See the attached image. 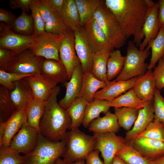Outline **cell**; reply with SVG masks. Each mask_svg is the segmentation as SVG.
Here are the masks:
<instances>
[{
    "instance_id": "cell-1",
    "label": "cell",
    "mask_w": 164,
    "mask_h": 164,
    "mask_svg": "<svg viewBox=\"0 0 164 164\" xmlns=\"http://www.w3.org/2000/svg\"><path fill=\"white\" fill-rule=\"evenodd\" d=\"M104 2L126 38L132 36L133 42L139 46L144 38L142 29L148 8L145 0H105Z\"/></svg>"
},
{
    "instance_id": "cell-2",
    "label": "cell",
    "mask_w": 164,
    "mask_h": 164,
    "mask_svg": "<svg viewBox=\"0 0 164 164\" xmlns=\"http://www.w3.org/2000/svg\"><path fill=\"white\" fill-rule=\"evenodd\" d=\"M60 91L56 86L46 103L39 123V132L42 136L52 142L63 140L67 129H71L72 122L67 110L60 106L57 97Z\"/></svg>"
},
{
    "instance_id": "cell-3",
    "label": "cell",
    "mask_w": 164,
    "mask_h": 164,
    "mask_svg": "<svg viewBox=\"0 0 164 164\" xmlns=\"http://www.w3.org/2000/svg\"><path fill=\"white\" fill-rule=\"evenodd\" d=\"M63 140L65 148L62 157L67 164L85 160L95 149L96 143L94 135H87L78 128L67 132Z\"/></svg>"
},
{
    "instance_id": "cell-4",
    "label": "cell",
    "mask_w": 164,
    "mask_h": 164,
    "mask_svg": "<svg viewBox=\"0 0 164 164\" xmlns=\"http://www.w3.org/2000/svg\"><path fill=\"white\" fill-rule=\"evenodd\" d=\"M65 148L64 141H51L39 134L36 148L23 155L22 164H56L58 159L62 157Z\"/></svg>"
},
{
    "instance_id": "cell-5",
    "label": "cell",
    "mask_w": 164,
    "mask_h": 164,
    "mask_svg": "<svg viewBox=\"0 0 164 164\" xmlns=\"http://www.w3.org/2000/svg\"><path fill=\"white\" fill-rule=\"evenodd\" d=\"M149 50L146 47L140 50L133 41L130 40L128 43L123 67L115 80H128L144 74L148 68V65L145 61L149 55Z\"/></svg>"
},
{
    "instance_id": "cell-6",
    "label": "cell",
    "mask_w": 164,
    "mask_h": 164,
    "mask_svg": "<svg viewBox=\"0 0 164 164\" xmlns=\"http://www.w3.org/2000/svg\"><path fill=\"white\" fill-rule=\"evenodd\" d=\"M93 16L114 49H119L125 44L127 38L119 23L104 1L94 13Z\"/></svg>"
},
{
    "instance_id": "cell-7",
    "label": "cell",
    "mask_w": 164,
    "mask_h": 164,
    "mask_svg": "<svg viewBox=\"0 0 164 164\" xmlns=\"http://www.w3.org/2000/svg\"><path fill=\"white\" fill-rule=\"evenodd\" d=\"M64 36V35H56L45 31L36 36L29 49L37 56L61 62L59 57V48Z\"/></svg>"
},
{
    "instance_id": "cell-8",
    "label": "cell",
    "mask_w": 164,
    "mask_h": 164,
    "mask_svg": "<svg viewBox=\"0 0 164 164\" xmlns=\"http://www.w3.org/2000/svg\"><path fill=\"white\" fill-rule=\"evenodd\" d=\"M36 36H25L15 33L11 27L4 22L0 24V47L14 52L17 54L29 49Z\"/></svg>"
},
{
    "instance_id": "cell-9",
    "label": "cell",
    "mask_w": 164,
    "mask_h": 164,
    "mask_svg": "<svg viewBox=\"0 0 164 164\" xmlns=\"http://www.w3.org/2000/svg\"><path fill=\"white\" fill-rule=\"evenodd\" d=\"M96 140L94 149L101 152L104 164H111L117 152L126 142L125 138L114 132L94 133Z\"/></svg>"
},
{
    "instance_id": "cell-10",
    "label": "cell",
    "mask_w": 164,
    "mask_h": 164,
    "mask_svg": "<svg viewBox=\"0 0 164 164\" xmlns=\"http://www.w3.org/2000/svg\"><path fill=\"white\" fill-rule=\"evenodd\" d=\"M43 59L28 49L17 55L7 71L25 75L40 73Z\"/></svg>"
},
{
    "instance_id": "cell-11",
    "label": "cell",
    "mask_w": 164,
    "mask_h": 164,
    "mask_svg": "<svg viewBox=\"0 0 164 164\" xmlns=\"http://www.w3.org/2000/svg\"><path fill=\"white\" fill-rule=\"evenodd\" d=\"M39 135L38 130L26 123L12 138L10 147L24 155L28 154L36 148Z\"/></svg>"
},
{
    "instance_id": "cell-12",
    "label": "cell",
    "mask_w": 164,
    "mask_h": 164,
    "mask_svg": "<svg viewBox=\"0 0 164 164\" xmlns=\"http://www.w3.org/2000/svg\"><path fill=\"white\" fill-rule=\"evenodd\" d=\"M59 55L70 80L75 68L80 65L75 49L74 32L71 30L68 29L64 34L59 47Z\"/></svg>"
},
{
    "instance_id": "cell-13",
    "label": "cell",
    "mask_w": 164,
    "mask_h": 164,
    "mask_svg": "<svg viewBox=\"0 0 164 164\" xmlns=\"http://www.w3.org/2000/svg\"><path fill=\"white\" fill-rule=\"evenodd\" d=\"M148 8L142 27L144 38L139 46L142 50L157 35L160 27L158 19L159 4L151 0H145Z\"/></svg>"
},
{
    "instance_id": "cell-14",
    "label": "cell",
    "mask_w": 164,
    "mask_h": 164,
    "mask_svg": "<svg viewBox=\"0 0 164 164\" xmlns=\"http://www.w3.org/2000/svg\"><path fill=\"white\" fill-rule=\"evenodd\" d=\"M85 36L94 52L106 50L111 52V46L99 25L93 16L82 26Z\"/></svg>"
},
{
    "instance_id": "cell-15",
    "label": "cell",
    "mask_w": 164,
    "mask_h": 164,
    "mask_svg": "<svg viewBox=\"0 0 164 164\" xmlns=\"http://www.w3.org/2000/svg\"><path fill=\"white\" fill-rule=\"evenodd\" d=\"M74 32L75 50L83 73L91 72L94 52L85 36L82 27Z\"/></svg>"
},
{
    "instance_id": "cell-16",
    "label": "cell",
    "mask_w": 164,
    "mask_h": 164,
    "mask_svg": "<svg viewBox=\"0 0 164 164\" xmlns=\"http://www.w3.org/2000/svg\"><path fill=\"white\" fill-rule=\"evenodd\" d=\"M130 142L144 158L152 161L164 155V142L152 138L140 137Z\"/></svg>"
},
{
    "instance_id": "cell-17",
    "label": "cell",
    "mask_w": 164,
    "mask_h": 164,
    "mask_svg": "<svg viewBox=\"0 0 164 164\" xmlns=\"http://www.w3.org/2000/svg\"><path fill=\"white\" fill-rule=\"evenodd\" d=\"M138 77L126 80L116 81L114 80L110 81L105 87L96 93L94 99L111 101L133 88Z\"/></svg>"
},
{
    "instance_id": "cell-18",
    "label": "cell",
    "mask_w": 164,
    "mask_h": 164,
    "mask_svg": "<svg viewBox=\"0 0 164 164\" xmlns=\"http://www.w3.org/2000/svg\"><path fill=\"white\" fill-rule=\"evenodd\" d=\"M40 73L45 80L56 86L58 83H64L68 80L64 65L54 60L43 59Z\"/></svg>"
},
{
    "instance_id": "cell-19",
    "label": "cell",
    "mask_w": 164,
    "mask_h": 164,
    "mask_svg": "<svg viewBox=\"0 0 164 164\" xmlns=\"http://www.w3.org/2000/svg\"><path fill=\"white\" fill-rule=\"evenodd\" d=\"M83 74L80 65L75 68L69 81L64 83L66 88L65 94L58 102L59 105L63 109H67L78 97L81 87Z\"/></svg>"
},
{
    "instance_id": "cell-20",
    "label": "cell",
    "mask_w": 164,
    "mask_h": 164,
    "mask_svg": "<svg viewBox=\"0 0 164 164\" xmlns=\"http://www.w3.org/2000/svg\"><path fill=\"white\" fill-rule=\"evenodd\" d=\"M154 118L153 101L147 102L143 107L138 110V117L133 128L126 132L124 138L126 142H131L143 132Z\"/></svg>"
},
{
    "instance_id": "cell-21",
    "label": "cell",
    "mask_w": 164,
    "mask_h": 164,
    "mask_svg": "<svg viewBox=\"0 0 164 164\" xmlns=\"http://www.w3.org/2000/svg\"><path fill=\"white\" fill-rule=\"evenodd\" d=\"M27 122L26 108L16 111L6 122L4 134L0 147H9L11 142L23 125Z\"/></svg>"
},
{
    "instance_id": "cell-22",
    "label": "cell",
    "mask_w": 164,
    "mask_h": 164,
    "mask_svg": "<svg viewBox=\"0 0 164 164\" xmlns=\"http://www.w3.org/2000/svg\"><path fill=\"white\" fill-rule=\"evenodd\" d=\"M156 82L152 70L138 77L133 88L138 96L145 102L153 101Z\"/></svg>"
},
{
    "instance_id": "cell-23",
    "label": "cell",
    "mask_w": 164,
    "mask_h": 164,
    "mask_svg": "<svg viewBox=\"0 0 164 164\" xmlns=\"http://www.w3.org/2000/svg\"><path fill=\"white\" fill-rule=\"evenodd\" d=\"M15 89L10 92L16 111L26 108L34 99L32 92L26 78L14 82Z\"/></svg>"
},
{
    "instance_id": "cell-24",
    "label": "cell",
    "mask_w": 164,
    "mask_h": 164,
    "mask_svg": "<svg viewBox=\"0 0 164 164\" xmlns=\"http://www.w3.org/2000/svg\"><path fill=\"white\" fill-rule=\"evenodd\" d=\"M34 98L47 101L57 86L45 80L40 73L26 77Z\"/></svg>"
},
{
    "instance_id": "cell-25",
    "label": "cell",
    "mask_w": 164,
    "mask_h": 164,
    "mask_svg": "<svg viewBox=\"0 0 164 164\" xmlns=\"http://www.w3.org/2000/svg\"><path fill=\"white\" fill-rule=\"evenodd\" d=\"M119 127L116 115L109 111L103 117L93 120L88 128L90 131L94 133H116L118 131Z\"/></svg>"
},
{
    "instance_id": "cell-26",
    "label": "cell",
    "mask_w": 164,
    "mask_h": 164,
    "mask_svg": "<svg viewBox=\"0 0 164 164\" xmlns=\"http://www.w3.org/2000/svg\"><path fill=\"white\" fill-rule=\"evenodd\" d=\"M107 84L105 82L97 79L91 72L83 73L81 87L78 97L84 98L88 102H91L97 91L104 88Z\"/></svg>"
},
{
    "instance_id": "cell-27",
    "label": "cell",
    "mask_w": 164,
    "mask_h": 164,
    "mask_svg": "<svg viewBox=\"0 0 164 164\" xmlns=\"http://www.w3.org/2000/svg\"><path fill=\"white\" fill-rule=\"evenodd\" d=\"M60 14L68 29L74 32L82 27L75 0H65Z\"/></svg>"
},
{
    "instance_id": "cell-28",
    "label": "cell",
    "mask_w": 164,
    "mask_h": 164,
    "mask_svg": "<svg viewBox=\"0 0 164 164\" xmlns=\"http://www.w3.org/2000/svg\"><path fill=\"white\" fill-rule=\"evenodd\" d=\"M146 102L141 99L132 88L114 99L108 101V104L110 107L114 108L126 107L139 110L143 107Z\"/></svg>"
},
{
    "instance_id": "cell-29",
    "label": "cell",
    "mask_w": 164,
    "mask_h": 164,
    "mask_svg": "<svg viewBox=\"0 0 164 164\" xmlns=\"http://www.w3.org/2000/svg\"><path fill=\"white\" fill-rule=\"evenodd\" d=\"M110 108L108 101L106 100L94 99L91 102H89L86 108L82 123L83 126L88 128L93 120L99 118L101 113L106 114L109 111Z\"/></svg>"
},
{
    "instance_id": "cell-30",
    "label": "cell",
    "mask_w": 164,
    "mask_h": 164,
    "mask_svg": "<svg viewBox=\"0 0 164 164\" xmlns=\"http://www.w3.org/2000/svg\"><path fill=\"white\" fill-rule=\"evenodd\" d=\"M111 52L106 50L94 52L91 71L97 79L107 84L109 82L107 78V63Z\"/></svg>"
},
{
    "instance_id": "cell-31",
    "label": "cell",
    "mask_w": 164,
    "mask_h": 164,
    "mask_svg": "<svg viewBox=\"0 0 164 164\" xmlns=\"http://www.w3.org/2000/svg\"><path fill=\"white\" fill-rule=\"evenodd\" d=\"M46 103V101L34 98L26 108L27 123L39 132V122Z\"/></svg>"
},
{
    "instance_id": "cell-32",
    "label": "cell",
    "mask_w": 164,
    "mask_h": 164,
    "mask_svg": "<svg viewBox=\"0 0 164 164\" xmlns=\"http://www.w3.org/2000/svg\"><path fill=\"white\" fill-rule=\"evenodd\" d=\"M151 49L152 54L148 70H152L157 63L164 56V28L161 27L156 37L148 43L147 47Z\"/></svg>"
},
{
    "instance_id": "cell-33",
    "label": "cell",
    "mask_w": 164,
    "mask_h": 164,
    "mask_svg": "<svg viewBox=\"0 0 164 164\" xmlns=\"http://www.w3.org/2000/svg\"><path fill=\"white\" fill-rule=\"evenodd\" d=\"M88 103L84 98L78 97L66 110L71 120V129L78 128L82 124Z\"/></svg>"
},
{
    "instance_id": "cell-34",
    "label": "cell",
    "mask_w": 164,
    "mask_h": 164,
    "mask_svg": "<svg viewBox=\"0 0 164 164\" xmlns=\"http://www.w3.org/2000/svg\"><path fill=\"white\" fill-rule=\"evenodd\" d=\"M116 155L127 164H152V161L144 158L133 147L130 142H126Z\"/></svg>"
},
{
    "instance_id": "cell-35",
    "label": "cell",
    "mask_w": 164,
    "mask_h": 164,
    "mask_svg": "<svg viewBox=\"0 0 164 164\" xmlns=\"http://www.w3.org/2000/svg\"><path fill=\"white\" fill-rule=\"evenodd\" d=\"M9 91L0 85V123L7 121L16 111Z\"/></svg>"
},
{
    "instance_id": "cell-36",
    "label": "cell",
    "mask_w": 164,
    "mask_h": 164,
    "mask_svg": "<svg viewBox=\"0 0 164 164\" xmlns=\"http://www.w3.org/2000/svg\"><path fill=\"white\" fill-rule=\"evenodd\" d=\"M79 14L82 27L93 15L104 1L101 0H75Z\"/></svg>"
},
{
    "instance_id": "cell-37",
    "label": "cell",
    "mask_w": 164,
    "mask_h": 164,
    "mask_svg": "<svg viewBox=\"0 0 164 164\" xmlns=\"http://www.w3.org/2000/svg\"><path fill=\"white\" fill-rule=\"evenodd\" d=\"M114 110L119 127L130 131L137 118L138 110L122 107L114 108Z\"/></svg>"
},
{
    "instance_id": "cell-38",
    "label": "cell",
    "mask_w": 164,
    "mask_h": 164,
    "mask_svg": "<svg viewBox=\"0 0 164 164\" xmlns=\"http://www.w3.org/2000/svg\"><path fill=\"white\" fill-rule=\"evenodd\" d=\"M125 58L119 50H113L110 53L107 63V78L109 82L120 73L123 67Z\"/></svg>"
},
{
    "instance_id": "cell-39",
    "label": "cell",
    "mask_w": 164,
    "mask_h": 164,
    "mask_svg": "<svg viewBox=\"0 0 164 164\" xmlns=\"http://www.w3.org/2000/svg\"><path fill=\"white\" fill-rule=\"evenodd\" d=\"M15 32L25 36L33 35L34 22L32 15L22 11L21 14L16 17L11 26Z\"/></svg>"
},
{
    "instance_id": "cell-40",
    "label": "cell",
    "mask_w": 164,
    "mask_h": 164,
    "mask_svg": "<svg viewBox=\"0 0 164 164\" xmlns=\"http://www.w3.org/2000/svg\"><path fill=\"white\" fill-rule=\"evenodd\" d=\"M68 29L60 13L56 12L45 22V32L54 34L63 35Z\"/></svg>"
},
{
    "instance_id": "cell-41",
    "label": "cell",
    "mask_w": 164,
    "mask_h": 164,
    "mask_svg": "<svg viewBox=\"0 0 164 164\" xmlns=\"http://www.w3.org/2000/svg\"><path fill=\"white\" fill-rule=\"evenodd\" d=\"M140 137L155 139L164 142V125L158 121L154 120L143 132L134 139Z\"/></svg>"
},
{
    "instance_id": "cell-42",
    "label": "cell",
    "mask_w": 164,
    "mask_h": 164,
    "mask_svg": "<svg viewBox=\"0 0 164 164\" xmlns=\"http://www.w3.org/2000/svg\"><path fill=\"white\" fill-rule=\"evenodd\" d=\"M23 156L9 147H0V164H22Z\"/></svg>"
},
{
    "instance_id": "cell-43",
    "label": "cell",
    "mask_w": 164,
    "mask_h": 164,
    "mask_svg": "<svg viewBox=\"0 0 164 164\" xmlns=\"http://www.w3.org/2000/svg\"><path fill=\"white\" fill-rule=\"evenodd\" d=\"M34 74L25 75L0 70V85L12 91L15 88L14 82Z\"/></svg>"
},
{
    "instance_id": "cell-44",
    "label": "cell",
    "mask_w": 164,
    "mask_h": 164,
    "mask_svg": "<svg viewBox=\"0 0 164 164\" xmlns=\"http://www.w3.org/2000/svg\"><path fill=\"white\" fill-rule=\"evenodd\" d=\"M29 8L31 12L34 22L33 35L38 36L45 32V22L39 12L36 5V0H32Z\"/></svg>"
},
{
    "instance_id": "cell-45",
    "label": "cell",
    "mask_w": 164,
    "mask_h": 164,
    "mask_svg": "<svg viewBox=\"0 0 164 164\" xmlns=\"http://www.w3.org/2000/svg\"><path fill=\"white\" fill-rule=\"evenodd\" d=\"M154 118L164 125V97L160 91L155 89L153 100Z\"/></svg>"
},
{
    "instance_id": "cell-46",
    "label": "cell",
    "mask_w": 164,
    "mask_h": 164,
    "mask_svg": "<svg viewBox=\"0 0 164 164\" xmlns=\"http://www.w3.org/2000/svg\"><path fill=\"white\" fill-rule=\"evenodd\" d=\"M17 54L11 50L0 47V70L7 71Z\"/></svg>"
},
{
    "instance_id": "cell-47",
    "label": "cell",
    "mask_w": 164,
    "mask_h": 164,
    "mask_svg": "<svg viewBox=\"0 0 164 164\" xmlns=\"http://www.w3.org/2000/svg\"><path fill=\"white\" fill-rule=\"evenodd\" d=\"M158 62L152 73L156 82V87L160 91L164 89V59L162 58Z\"/></svg>"
},
{
    "instance_id": "cell-48",
    "label": "cell",
    "mask_w": 164,
    "mask_h": 164,
    "mask_svg": "<svg viewBox=\"0 0 164 164\" xmlns=\"http://www.w3.org/2000/svg\"><path fill=\"white\" fill-rule=\"evenodd\" d=\"M39 12L45 22L56 11L47 0H36Z\"/></svg>"
},
{
    "instance_id": "cell-49",
    "label": "cell",
    "mask_w": 164,
    "mask_h": 164,
    "mask_svg": "<svg viewBox=\"0 0 164 164\" xmlns=\"http://www.w3.org/2000/svg\"><path fill=\"white\" fill-rule=\"evenodd\" d=\"M32 0H11L9 2L10 8L13 9H21L27 12L29 11Z\"/></svg>"
},
{
    "instance_id": "cell-50",
    "label": "cell",
    "mask_w": 164,
    "mask_h": 164,
    "mask_svg": "<svg viewBox=\"0 0 164 164\" xmlns=\"http://www.w3.org/2000/svg\"><path fill=\"white\" fill-rule=\"evenodd\" d=\"M16 17L11 12L3 8L0 9V21L11 26Z\"/></svg>"
},
{
    "instance_id": "cell-51",
    "label": "cell",
    "mask_w": 164,
    "mask_h": 164,
    "mask_svg": "<svg viewBox=\"0 0 164 164\" xmlns=\"http://www.w3.org/2000/svg\"><path fill=\"white\" fill-rule=\"evenodd\" d=\"M100 152L97 149L93 150L85 159V164H104L99 156Z\"/></svg>"
},
{
    "instance_id": "cell-52",
    "label": "cell",
    "mask_w": 164,
    "mask_h": 164,
    "mask_svg": "<svg viewBox=\"0 0 164 164\" xmlns=\"http://www.w3.org/2000/svg\"><path fill=\"white\" fill-rule=\"evenodd\" d=\"M159 4L158 19L161 27L164 28V0H159Z\"/></svg>"
},
{
    "instance_id": "cell-53",
    "label": "cell",
    "mask_w": 164,
    "mask_h": 164,
    "mask_svg": "<svg viewBox=\"0 0 164 164\" xmlns=\"http://www.w3.org/2000/svg\"><path fill=\"white\" fill-rule=\"evenodd\" d=\"M55 11L61 13L64 4L65 0H47Z\"/></svg>"
},
{
    "instance_id": "cell-54",
    "label": "cell",
    "mask_w": 164,
    "mask_h": 164,
    "mask_svg": "<svg viewBox=\"0 0 164 164\" xmlns=\"http://www.w3.org/2000/svg\"><path fill=\"white\" fill-rule=\"evenodd\" d=\"M152 164H164V155L152 161Z\"/></svg>"
},
{
    "instance_id": "cell-55",
    "label": "cell",
    "mask_w": 164,
    "mask_h": 164,
    "mask_svg": "<svg viewBox=\"0 0 164 164\" xmlns=\"http://www.w3.org/2000/svg\"><path fill=\"white\" fill-rule=\"evenodd\" d=\"M111 164H127L120 158L115 155L114 157Z\"/></svg>"
},
{
    "instance_id": "cell-56",
    "label": "cell",
    "mask_w": 164,
    "mask_h": 164,
    "mask_svg": "<svg viewBox=\"0 0 164 164\" xmlns=\"http://www.w3.org/2000/svg\"><path fill=\"white\" fill-rule=\"evenodd\" d=\"M5 125L4 123H0V144L1 143L4 134Z\"/></svg>"
},
{
    "instance_id": "cell-57",
    "label": "cell",
    "mask_w": 164,
    "mask_h": 164,
    "mask_svg": "<svg viewBox=\"0 0 164 164\" xmlns=\"http://www.w3.org/2000/svg\"><path fill=\"white\" fill-rule=\"evenodd\" d=\"M56 164H67V163L63 160L59 158L57 160Z\"/></svg>"
},
{
    "instance_id": "cell-58",
    "label": "cell",
    "mask_w": 164,
    "mask_h": 164,
    "mask_svg": "<svg viewBox=\"0 0 164 164\" xmlns=\"http://www.w3.org/2000/svg\"><path fill=\"white\" fill-rule=\"evenodd\" d=\"M67 164H85L84 160H81Z\"/></svg>"
},
{
    "instance_id": "cell-59",
    "label": "cell",
    "mask_w": 164,
    "mask_h": 164,
    "mask_svg": "<svg viewBox=\"0 0 164 164\" xmlns=\"http://www.w3.org/2000/svg\"><path fill=\"white\" fill-rule=\"evenodd\" d=\"M162 58H163V59H164V56Z\"/></svg>"
},
{
    "instance_id": "cell-60",
    "label": "cell",
    "mask_w": 164,
    "mask_h": 164,
    "mask_svg": "<svg viewBox=\"0 0 164 164\" xmlns=\"http://www.w3.org/2000/svg\"></svg>"
}]
</instances>
